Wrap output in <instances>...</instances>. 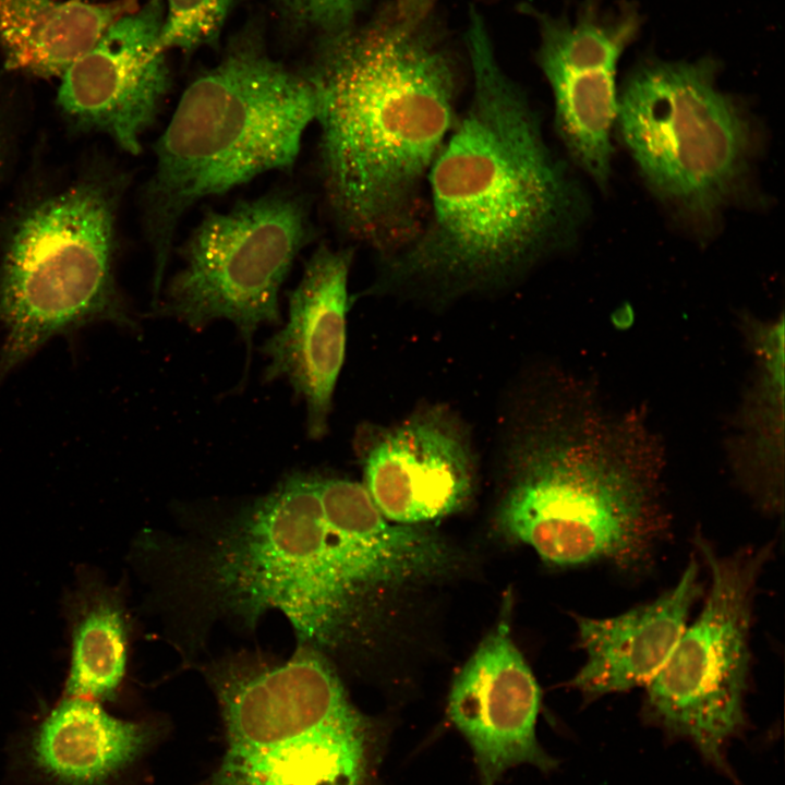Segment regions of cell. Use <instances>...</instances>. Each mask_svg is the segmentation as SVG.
I'll list each match as a JSON object with an SVG mask.
<instances>
[{
	"label": "cell",
	"instance_id": "1",
	"mask_svg": "<svg viewBox=\"0 0 785 785\" xmlns=\"http://www.w3.org/2000/svg\"><path fill=\"white\" fill-rule=\"evenodd\" d=\"M457 563L437 533L386 519L362 483L293 472L214 534L193 577L217 613L253 624L278 611L323 654L367 641Z\"/></svg>",
	"mask_w": 785,
	"mask_h": 785
},
{
	"label": "cell",
	"instance_id": "2",
	"mask_svg": "<svg viewBox=\"0 0 785 785\" xmlns=\"http://www.w3.org/2000/svg\"><path fill=\"white\" fill-rule=\"evenodd\" d=\"M466 44L472 94L428 170L427 216L407 245L381 258L390 280L444 293L515 279L567 240L580 207L473 7Z\"/></svg>",
	"mask_w": 785,
	"mask_h": 785
},
{
	"label": "cell",
	"instance_id": "3",
	"mask_svg": "<svg viewBox=\"0 0 785 785\" xmlns=\"http://www.w3.org/2000/svg\"><path fill=\"white\" fill-rule=\"evenodd\" d=\"M427 19L392 5L325 36L305 72L318 97L327 208L345 235L379 258L420 231L423 185L459 116L457 63Z\"/></svg>",
	"mask_w": 785,
	"mask_h": 785
},
{
	"label": "cell",
	"instance_id": "4",
	"mask_svg": "<svg viewBox=\"0 0 785 785\" xmlns=\"http://www.w3.org/2000/svg\"><path fill=\"white\" fill-rule=\"evenodd\" d=\"M497 511L507 536L546 563L645 569L667 533L660 464L632 419L591 406L547 411L511 444Z\"/></svg>",
	"mask_w": 785,
	"mask_h": 785
},
{
	"label": "cell",
	"instance_id": "5",
	"mask_svg": "<svg viewBox=\"0 0 785 785\" xmlns=\"http://www.w3.org/2000/svg\"><path fill=\"white\" fill-rule=\"evenodd\" d=\"M318 110L307 75L254 43L233 45L185 88L154 145L155 168L143 191L155 293L183 216L257 176L290 171Z\"/></svg>",
	"mask_w": 785,
	"mask_h": 785
},
{
	"label": "cell",
	"instance_id": "6",
	"mask_svg": "<svg viewBox=\"0 0 785 785\" xmlns=\"http://www.w3.org/2000/svg\"><path fill=\"white\" fill-rule=\"evenodd\" d=\"M210 679L227 747L208 785H370L382 730L318 651L228 659Z\"/></svg>",
	"mask_w": 785,
	"mask_h": 785
},
{
	"label": "cell",
	"instance_id": "7",
	"mask_svg": "<svg viewBox=\"0 0 785 785\" xmlns=\"http://www.w3.org/2000/svg\"><path fill=\"white\" fill-rule=\"evenodd\" d=\"M113 192L76 185L19 222L0 267V382L57 335L99 321L134 325L113 279Z\"/></svg>",
	"mask_w": 785,
	"mask_h": 785
},
{
	"label": "cell",
	"instance_id": "8",
	"mask_svg": "<svg viewBox=\"0 0 785 785\" xmlns=\"http://www.w3.org/2000/svg\"><path fill=\"white\" fill-rule=\"evenodd\" d=\"M717 63L647 59L618 98L621 138L649 185L698 224L739 190L751 152L749 122L716 86Z\"/></svg>",
	"mask_w": 785,
	"mask_h": 785
},
{
	"label": "cell",
	"instance_id": "9",
	"mask_svg": "<svg viewBox=\"0 0 785 785\" xmlns=\"http://www.w3.org/2000/svg\"><path fill=\"white\" fill-rule=\"evenodd\" d=\"M695 541L710 570V591L698 618L645 685L644 713L727 772L725 747L745 725L752 605L772 544L721 555L703 536Z\"/></svg>",
	"mask_w": 785,
	"mask_h": 785
},
{
	"label": "cell",
	"instance_id": "10",
	"mask_svg": "<svg viewBox=\"0 0 785 785\" xmlns=\"http://www.w3.org/2000/svg\"><path fill=\"white\" fill-rule=\"evenodd\" d=\"M316 235L311 201L276 189L227 212L207 210L178 253L161 311L191 327L231 321L246 342L281 322L279 291L299 253Z\"/></svg>",
	"mask_w": 785,
	"mask_h": 785
},
{
	"label": "cell",
	"instance_id": "11",
	"mask_svg": "<svg viewBox=\"0 0 785 785\" xmlns=\"http://www.w3.org/2000/svg\"><path fill=\"white\" fill-rule=\"evenodd\" d=\"M531 12L540 35L536 61L553 92L558 135L572 159L605 186L618 112L617 64L637 39L642 16L631 2L603 0H584L573 17Z\"/></svg>",
	"mask_w": 785,
	"mask_h": 785
},
{
	"label": "cell",
	"instance_id": "12",
	"mask_svg": "<svg viewBox=\"0 0 785 785\" xmlns=\"http://www.w3.org/2000/svg\"><path fill=\"white\" fill-rule=\"evenodd\" d=\"M164 15L162 0H147L116 20L61 75L62 110L132 155L141 153L170 88L166 53L156 47Z\"/></svg>",
	"mask_w": 785,
	"mask_h": 785
},
{
	"label": "cell",
	"instance_id": "13",
	"mask_svg": "<svg viewBox=\"0 0 785 785\" xmlns=\"http://www.w3.org/2000/svg\"><path fill=\"white\" fill-rule=\"evenodd\" d=\"M540 708V687L503 620L458 673L448 699L450 720L473 750L481 785H495L522 763L543 772L557 765L536 739Z\"/></svg>",
	"mask_w": 785,
	"mask_h": 785
},
{
	"label": "cell",
	"instance_id": "14",
	"mask_svg": "<svg viewBox=\"0 0 785 785\" xmlns=\"http://www.w3.org/2000/svg\"><path fill=\"white\" fill-rule=\"evenodd\" d=\"M366 491L386 519L422 524L459 510L474 485V461L461 428L425 411L385 431L363 456Z\"/></svg>",
	"mask_w": 785,
	"mask_h": 785
},
{
	"label": "cell",
	"instance_id": "15",
	"mask_svg": "<svg viewBox=\"0 0 785 785\" xmlns=\"http://www.w3.org/2000/svg\"><path fill=\"white\" fill-rule=\"evenodd\" d=\"M352 246L321 244L306 261L289 292V319L263 346L269 359L265 381L285 378L307 408V431L319 438L327 430L333 394L346 350L348 278Z\"/></svg>",
	"mask_w": 785,
	"mask_h": 785
},
{
	"label": "cell",
	"instance_id": "16",
	"mask_svg": "<svg viewBox=\"0 0 785 785\" xmlns=\"http://www.w3.org/2000/svg\"><path fill=\"white\" fill-rule=\"evenodd\" d=\"M691 557L678 582L651 603L608 618L576 616L585 661L570 686L584 699L647 685L669 657L702 592Z\"/></svg>",
	"mask_w": 785,
	"mask_h": 785
},
{
	"label": "cell",
	"instance_id": "17",
	"mask_svg": "<svg viewBox=\"0 0 785 785\" xmlns=\"http://www.w3.org/2000/svg\"><path fill=\"white\" fill-rule=\"evenodd\" d=\"M150 738L146 724L112 716L94 700L68 697L35 728L26 754L49 785H107Z\"/></svg>",
	"mask_w": 785,
	"mask_h": 785
},
{
	"label": "cell",
	"instance_id": "18",
	"mask_svg": "<svg viewBox=\"0 0 785 785\" xmlns=\"http://www.w3.org/2000/svg\"><path fill=\"white\" fill-rule=\"evenodd\" d=\"M137 0H0V46L5 65L39 76L63 72Z\"/></svg>",
	"mask_w": 785,
	"mask_h": 785
},
{
	"label": "cell",
	"instance_id": "19",
	"mask_svg": "<svg viewBox=\"0 0 785 785\" xmlns=\"http://www.w3.org/2000/svg\"><path fill=\"white\" fill-rule=\"evenodd\" d=\"M759 374L747 404V483L762 507L783 506L784 321L751 323Z\"/></svg>",
	"mask_w": 785,
	"mask_h": 785
},
{
	"label": "cell",
	"instance_id": "20",
	"mask_svg": "<svg viewBox=\"0 0 785 785\" xmlns=\"http://www.w3.org/2000/svg\"><path fill=\"white\" fill-rule=\"evenodd\" d=\"M128 630L123 611L110 596L94 594L78 608L72 630L68 697L106 700L125 671Z\"/></svg>",
	"mask_w": 785,
	"mask_h": 785
},
{
	"label": "cell",
	"instance_id": "21",
	"mask_svg": "<svg viewBox=\"0 0 785 785\" xmlns=\"http://www.w3.org/2000/svg\"><path fill=\"white\" fill-rule=\"evenodd\" d=\"M162 25L156 41L166 53L183 52L215 43L220 34L232 0H166Z\"/></svg>",
	"mask_w": 785,
	"mask_h": 785
},
{
	"label": "cell",
	"instance_id": "22",
	"mask_svg": "<svg viewBox=\"0 0 785 785\" xmlns=\"http://www.w3.org/2000/svg\"><path fill=\"white\" fill-rule=\"evenodd\" d=\"M277 1L294 24L329 36L351 27L365 0Z\"/></svg>",
	"mask_w": 785,
	"mask_h": 785
},
{
	"label": "cell",
	"instance_id": "23",
	"mask_svg": "<svg viewBox=\"0 0 785 785\" xmlns=\"http://www.w3.org/2000/svg\"><path fill=\"white\" fill-rule=\"evenodd\" d=\"M436 0H396V11L409 19H424L428 16Z\"/></svg>",
	"mask_w": 785,
	"mask_h": 785
}]
</instances>
